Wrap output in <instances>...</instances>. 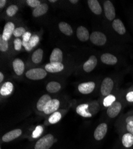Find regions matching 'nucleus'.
<instances>
[{
  "label": "nucleus",
  "instance_id": "nucleus-1",
  "mask_svg": "<svg viewBox=\"0 0 133 149\" xmlns=\"http://www.w3.org/2000/svg\"><path fill=\"white\" fill-rule=\"evenodd\" d=\"M54 143V136L52 134H48L37 141L35 145V149H50Z\"/></svg>",
  "mask_w": 133,
  "mask_h": 149
},
{
  "label": "nucleus",
  "instance_id": "nucleus-2",
  "mask_svg": "<svg viewBox=\"0 0 133 149\" xmlns=\"http://www.w3.org/2000/svg\"><path fill=\"white\" fill-rule=\"evenodd\" d=\"M47 76V72L42 68H34L26 73V77L32 80H41Z\"/></svg>",
  "mask_w": 133,
  "mask_h": 149
},
{
  "label": "nucleus",
  "instance_id": "nucleus-3",
  "mask_svg": "<svg viewBox=\"0 0 133 149\" xmlns=\"http://www.w3.org/2000/svg\"><path fill=\"white\" fill-rule=\"evenodd\" d=\"M114 86V82L112 78L109 77L105 78L101 84L100 93L103 97H106L111 94Z\"/></svg>",
  "mask_w": 133,
  "mask_h": 149
},
{
  "label": "nucleus",
  "instance_id": "nucleus-4",
  "mask_svg": "<svg viewBox=\"0 0 133 149\" xmlns=\"http://www.w3.org/2000/svg\"><path fill=\"white\" fill-rule=\"evenodd\" d=\"M123 109V104L119 100H116L111 106L107 107L106 113L109 118H115L118 116Z\"/></svg>",
  "mask_w": 133,
  "mask_h": 149
},
{
  "label": "nucleus",
  "instance_id": "nucleus-5",
  "mask_svg": "<svg viewBox=\"0 0 133 149\" xmlns=\"http://www.w3.org/2000/svg\"><path fill=\"white\" fill-rule=\"evenodd\" d=\"M90 40L93 44L98 46L104 45L107 41L106 35L99 31H94L92 32L90 36Z\"/></svg>",
  "mask_w": 133,
  "mask_h": 149
},
{
  "label": "nucleus",
  "instance_id": "nucleus-6",
  "mask_svg": "<svg viewBox=\"0 0 133 149\" xmlns=\"http://www.w3.org/2000/svg\"><path fill=\"white\" fill-rule=\"evenodd\" d=\"M104 11L106 17L109 21H114L116 16L115 7L110 1H105L103 4Z\"/></svg>",
  "mask_w": 133,
  "mask_h": 149
},
{
  "label": "nucleus",
  "instance_id": "nucleus-7",
  "mask_svg": "<svg viewBox=\"0 0 133 149\" xmlns=\"http://www.w3.org/2000/svg\"><path fill=\"white\" fill-rule=\"evenodd\" d=\"M108 126L106 123H102L97 127L94 132V138L97 141L102 140L107 132Z\"/></svg>",
  "mask_w": 133,
  "mask_h": 149
},
{
  "label": "nucleus",
  "instance_id": "nucleus-8",
  "mask_svg": "<svg viewBox=\"0 0 133 149\" xmlns=\"http://www.w3.org/2000/svg\"><path fill=\"white\" fill-rule=\"evenodd\" d=\"M95 84L94 82L90 81L81 83L78 85L79 91L83 94H88L91 93L95 89Z\"/></svg>",
  "mask_w": 133,
  "mask_h": 149
},
{
  "label": "nucleus",
  "instance_id": "nucleus-9",
  "mask_svg": "<svg viewBox=\"0 0 133 149\" xmlns=\"http://www.w3.org/2000/svg\"><path fill=\"white\" fill-rule=\"evenodd\" d=\"M60 106V102L57 99H52V100L47 103L44 109V112L45 114L49 115L52 114L58 110Z\"/></svg>",
  "mask_w": 133,
  "mask_h": 149
},
{
  "label": "nucleus",
  "instance_id": "nucleus-10",
  "mask_svg": "<svg viewBox=\"0 0 133 149\" xmlns=\"http://www.w3.org/2000/svg\"><path fill=\"white\" fill-rule=\"evenodd\" d=\"M22 133V131L20 129H15L12 131H10V132L6 133L3 136L2 140L3 141L6 143L10 142L18 138L19 136L21 135Z\"/></svg>",
  "mask_w": 133,
  "mask_h": 149
},
{
  "label": "nucleus",
  "instance_id": "nucleus-11",
  "mask_svg": "<svg viewBox=\"0 0 133 149\" xmlns=\"http://www.w3.org/2000/svg\"><path fill=\"white\" fill-rule=\"evenodd\" d=\"M15 30V24H13V23L10 22L7 23L4 26V31L2 34L3 38L6 41H8L10 38L12 34L13 33Z\"/></svg>",
  "mask_w": 133,
  "mask_h": 149
},
{
  "label": "nucleus",
  "instance_id": "nucleus-12",
  "mask_svg": "<svg viewBox=\"0 0 133 149\" xmlns=\"http://www.w3.org/2000/svg\"><path fill=\"white\" fill-rule=\"evenodd\" d=\"M97 58L95 56L92 55L84 64L83 69L86 72H90L94 70L97 66Z\"/></svg>",
  "mask_w": 133,
  "mask_h": 149
},
{
  "label": "nucleus",
  "instance_id": "nucleus-13",
  "mask_svg": "<svg viewBox=\"0 0 133 149\" xmlns=\"http://www.w3.org/2000/svg\"><path fill=\"white\" fill-rule=\"evenodd\" d=\"M77 35L79 40L82 42H86L90 38V34L88 29L84 26H80L77 31Z\"/></svg>",
  "mask_w": 133,
  "mask_h": 149
},
{
  "label": "nucleus",
  "instance_id": "nucleus-14",
  "mask_svg": "<svg viewBox=\"0 0 133 149\" xmlns=\"http://www.w3.org/2000/svg\"><path fill=\"white\" fill-rule=\"evenodd\" d=\"M63 60V53L60 49L54 48L50 57V63H62Z\"/></svg>",
  "mask_w": 133,
  "mask_h": 149
},
{
  "label": "nucleus",
  "instance_id": "nucleus-15",
  "mask_svg": "<svg viewBox=\"0 0 133 149\" xmlns=\"http://www.w3.org/2000/svg\"><path fill=\"white\" fill-rule=\"evenodd\" d=\"M88 107L89 104L87 103H84V104H81L77 107L76 111L77 113L84 117V118H91L92 117V114L88 110Z\"/></svg>",
  "mask_w": 133,
  "mask_h": 149
},
{
  "label": "nucleus",
  "instance_id": "nucleus-16",
  "mask_svg": "<svg viewBox=\"0 0 133 149\" xmlns=\"http://www.w3.org/2000/svg\"><path fill=\"white\" fill-rule=\"evenodd\" d=\"M100 58L102 63L107 65H114L118 62L116 57L110 53H104L102 54Z\"/></svg>",
  "mask_w": 133,
  "mask_h": 149
},
{
  "label": "nucleus",
  "instance_id": "nucleus-17",
  "mask_svg": "<svg viewBox=\"0 0 133 149\" xmlns=\"http://www.w3.org/2000/svg\"><path fill=\"white\" fill-rule=\"evenodd\" d=\"M88 7L93 13L96 15H100L102 13V8L99 3L97 0H88L87 1Z\"/></svg>",
  "mask_w": 133,
  "mask_h": 149
},
{
  "label": "nucleus",
  "instance_id": "nucleus-18",
  "mask_svg": "<svg viewBox=\"0 0 133 149\" xmlns=\"http://www.w3.org/2000/svg\"><path fill=\"white\" fill-rule=\"evenodd\" d=\"M64 66L62 63H50L45 66V69L51 73H57L63 70Z\"/></svg>",
  "mask_w": 133,
  "mask_h": 149
},
{
  "label": "nucleus",
  "instance_id": "nucleus-19",
  "mask_svg": "<svg viewBox=\"0 0 133 149\" xmlns=\"http://www.w3.org/2000/svg\"><path fill=\"white\" fill-rule=\"evenodd\" d=\"M121 143L125 148H131L133 146V135L128 132L124 134L121 138Z\"/></svg>",
  "mask_w": 133,
  "mask_h": 149
},
{
  "label": "nucleus",
  "instance_id": "nucleus-20",
  "mask_svg": "<svg viewBox=\"0 0 133 149\" xmlns=\"http://www.w3.org/2000/svg\"><path fill=\"white\" fill-rule=\"evenodd\" d=\"M112 27L114 29L119 35H124L126 32V29L123 22L119 19H115L112 22Z\"/></svg>",
  "mask_w": 133,
  "mask_h": 149
},
{
  "label": "nucleus",
  "instance_id": "nucleus-21",
  "mask_svg": "<svg viewBox=\"0 0 133 149\" xmlns=\"http://www.w3.org/2000/svg\"><path fill=\"white\" fill-rule=\"evenodd\" d=\"M13 67L17 75H22L25 70V65L23 61L19 58H16L13 61Z\"/></svg>",
  "mask_w": 133,
  "mask_h": 149
},
{
  "label": "nucleus",
  "instance_id": "nucleus-22",
  "mask_svg": "<svg viewBox=\"0 0 133 149\" xmlns=\"http://www.w3.org/2000/svg\"><path fill=\"white\" fill-rule=\"evenodd\" d=\"M51 100L52 97L48 94H44L41 96L37 103V109L40 111H44L45 107Z\"/></svg>",
  "mask_w": 133,
  "mask_h": 149
},
{
  "label": "nucleus",
  "instance_id": "nucleus-23",
  "mask_svg": "<svg viewBox=\"0 0 133 149\" xmlns=\"http://www.w3.org/2000/svg\"><path fill=\"white\" fill-rule=\"evenodd\" d=\"M48 10V6L45 3H42L37 7L34 8L33 12H32V15L35 17H40L42 15H44L45 14Z\"/></svg>",
  "mask_w": 133,
  "mask_h": 149
},
{
  "label": "nucleus",
  "instance_id": "nucleus-24",
  "mask_svg": "<svg viewBox=\"0 0 133 149\" xmlns=\"http://www.w3.org/2000/svg\"><path fill=\"white\" fill-rule=\"evenodd\" d=\"M14 86L13 84L10 82H6L1 86L0 89V94L3 96H7L13 91Z\"/></svg>",
  "mask_w": 133,
  "mask_h": 149
},
{
  "label": "nucleus",
  "instance_id": "nucleus-25",
  "mask_svg": "<svg viewBox=\"0 0 133 149\" xmlns=\"http://www.w3.org/2000/svg\"><path fill=\"white\" fill-rule=\"evenodd\" d=\"M58 28L60 31L66 35L70 36L73 33V29L68 23L62 22L58 24Z\"/></svg>",
  "mask_w": 133,
  "mask_h": 149
},
{
  "label": "nucleus",
  "instance_id": "nucleus-26",
  "mask_svg": "<svg viewBox=\"0 0 133 149\" xmlns=\"http://www.w3.org/2000/svg\"><path fill=\"white\" fill-rule=\"evenodd\" d=\"M61 89V85L57 82L52 81L48 83L46 86V90L48 93H55Z\"/></svg>",
  "mask_w": 133,
  "mask_h": 149
},
{
  "label": "nucleus",
  "instance_id": "nucleus-27",
  "mask_svg": "<svg viewBox=\"0 0 133 149\" xmlns=\"http://www.w3.org/2000/svg\"><path fill=\"white\" fill-rule=\"evenodd\" d=\"M43 57V50L42 49H38L34 52L32 56V61L35 63H39L41 61Z\"/></svg>",
  "mask_w": 133,
  "mask_h": 149
},
{
  "label": "nucleus",
  "instance_id": "nucleus-28",
  "mask_svg": "<svg viewBox=\"0 0 133 149\" xmlns=\"http://www.w3.org/2000/svg\"><path fill=\"white\" fill-rule=\"evenodd\" d=\"M116 100V97L113 94H109L105 97L103 100V105L105 107H109L111 106Z\"/></svg>",
  "mask_w": 133,
  "mask_h": 149
},
{
  "label": "nucleus",
  "instance_id": "nucleus-29",
  "mask_svg": "<svg viewBox=\"0 0 133 149\" xmlns=\"http://www.w3.org/2000/svg\"><path fill=\"white\" fill-rule=\"evenodd\" d=\"M62 118V115L58 111H56V112L52 114V115L48 118V122L52 124H54L57 123Z\"/></svg>",
  "mask_w": 133,
  "mask_h": 149
},
{
  "label": "nucleus",
  "instance_id": "nucleus-30",
  "mask_svg": "<svg viewBox=\"0 0 133 149\" xmlns=\"http://www.w3.org/2000/svg\"><path fill=\"white\" fill-rule=\"evenodd\" d=\"M18 6H17L16 5H11L8 7H7L6 10L7 15L10 17L13 16L16 14V13L18 11Z\"/></svg>",
  "mask_w": 133,
  "mask_h": 149
},
{
  "label": "nucleus",
  "instance_id": "nucleus-31",
  "mask_svg": "<svg viewBox=\"0 0 133 149\" xmlns=\"http://www.w3.org/2000/svg\"><path fill=\"white\" fill-rule=\"evenodd\" d=\"M99 109H100L99 104L97 102H93L92 103H91L90 104H89L88 110L92 114V115L97 113Z\"/></svg>",
  "mask_w": 133,
  "mask_h": 149
},
{
  "label": "nucleus",
  "instance_id": "nucleus-32",
  "mask_svg": "<svg viewBox=\"0 0 133 149\" xmlns=\"http://www.w3.org/2000/svg\"><path fill=\"white\" fill-rule=\"evenodd\" d=\"M43 132V128L41 125H38L35 128V130L33 131L32 136L33 139H37L41 135Z\"/></svg>",
  "mask_w": 133,
  "mask_h": 149
},
{
  "label": "nucleus",
  "instance_id": "nucleus-33",
  "mask_svg": "<svg viewBox=\"0 0 133 149\" xmlns=\"http://www.w3.org/2000/svg\"><path fill=\"white\" fill-rule=\"evenodd\" d=\"M8 48V41L4 40L3 37L2 35H0V50L1 52H6Z\"/></svg>",
  "mask_w": 133,
  "mask_h": 149
},
{
  "label": "nucleus",
  "instance_id": "nucleus-34",
  "mask_svg": "<svg viewBox=\"0 0 133 149\" xmlns=\"http://www.w3.org/2000/svg\"><path fill=\"white\" fill-rule=\"evenodd\" d=\"M39 41H40V38L38 35H33L32 36L31 38L30 39L29 43L30 45L32 48H33L34 47H35L37 45V44L39 42Z\"/></svg>",
  "mask_w": 133,
  "mask_h": 149
},
{
  "label": "nucleus",
  "instance_id": "nucleus-35",
  "mask_svg": "<svg viewBox=\"0 0 133 149\" xmlns=\"http://www.w3.org/2000/svg\"><path fill=\"white\" fill-rule=\"evenodd\" d=\"M25 32H26V30L25 28L23 27H19V28L15 29V30L14 31V32H13V35L15 37H19L22 35L23 36V34Z\"/></svg>",
  "mask_w": 133,
  "mask_h": 149
},
{
  "label": "nucleus",
  "instance_id": "nucleus-36",
  "mask_svg": "<svg viewBox=\"0 0 133 149\" xmlns=\"http://www.w3.org/2000/svg\"><path fill=\"white\" fill-rule=\"evenodd\" d=\"M26 3L30 7L35 8L37 7L41 4V1L39 0H28V1H26Z\"/></svg>",
  "mask_w": 133,
  "mask_h": 149
},
{
  "label": "nucleus",
  "instance_id": "nucleus-37",
  "mask_svg": "<svg viewBox=\"0 0 133 149\" xmlns=\"http://www.w3.org/2000/svg\"><path fill=\"white\" fill-rule=\"evenodd\" d=\"M14 45H15V48L16 50V51H19V50H20V49L22 48V42L20 39L17 38V39L15 40Z\"/></svg>",
  "mask_w": 133,
  "mask_h": 149
},
{
  "label": "nucleus",
  "instance_id": "nucleus-38",
  "mask_svg": "<svg viewBox=\"0 0 133 149\" xmlns=\"http://www.w3.org/2000/svg\"><path fill=\"white\" fill-rule=\"evenodd\" d=\"M126 100L129 103H133V90L128 92L125 95Z\"/></svg>",
  "mask_w": 133,
  "mask_h": 149
},
{
  "label": "nucleus",
  "instance_id": "nucleus-39",
  "mask_svg": "<svg viewBox=\"0 0 133 149\" xmlns=\"http://www.w3.org/2000/svg\"><path fill=\"white\" fill-rule=\"evenodd\" d=\"M125 127L127 132L133 135V122H130L126 123Z\"/></svg>",
  "mask_w": 133,
  "mask_h": 149
},
{
  "label": "nucleus",
  "instance_id": "nucleus-40",
  "mask_svg": "<svg viewBox=\"0 0 133 149\" xmlns=\"http://www.w3.org/2000/svg\"><path fill=\"white\" fill-rule=\"evenodd\" d=\"M32 35L29 32H26L23 35V41L25 42H29L31 38Z\"/></svg>",
  "mask_w": 133,
  "mask_h": 149
},
{
  "label": "nucleus",
  "instance_id": "nucleus-41",
  "mask_svg": "<svg viewBox=\"0 0 133 149\" xmlns=\"http://www.w3.org/2000/svg\"><path fill=\"white\" fill-rule=\"evenodd\" d=\"M22 45H23V46L24 47H25L26 50L28 51V52H30V51L31 50V49H32V47L30 45L29 42H25V41H23V42H22Z\"/></svg>",
  "mask_w": 133,
  "mask_h": 149
},
{
  "label": "nucleus",
  "instance_id": "nucleus-42",
  "mask_svg": "<svg viewBox=\"0 0 133 149\" xmlns=\"http://www.w3.org/2000/svg\"><path fill=\"white\" fill-rule=\"evenodd\" d=\"M130 122H133V114L127 116L125 119V123H128Z\"/></svg>",
  "mask_w": 133,
  "mask_h": 149
},
{
  "label": "nucleus",
  "instance_id": "nucleus-43",
  "mask_svg": "<svg viewBox=\"0 0 133 149\" xmlns=\"http://www.w3.org/2000/svg\"><path fill=\"white\" fill-rule=\"evenodd\" d=\"M6 2L7 1H6V0H1V1H0V8H3L4 6L6 5Z\"/></svg>",
  "mask_w": 133,
  "mask_h": 149
},
{
  "label": "nucleus",
  "instance_id": "nucleus-44",
  "mask_svg": "<svg viewBox=\"0 0 133 149\" xmlns=\"http://www.w3.org/2000/svg\"><path fill=\"white\" fill-rule=\"evenodd\" d=\"M4 79V74L2 72L0 73V82H2Z\"/></svg>",
  "mask_w": 133,
  "mask_h": 149
},
{
  "label": "nucleus",
  "instance_id": "nucleus-45",
  "mask_svg": "<svg viewBox=\"0 0 133 149\" xmlns=\"http://www.w3.org/2000/svg\"><path fill=\"white\" fill-rule=\"evenodd\" d=\"M69 2H70V3H72V4H75L78 3V0H70Z\"/></svg>",
  "mask_w": 133,
  "mask_h": 149
},
{
  "label": "nucleus",
  "instance_id": "nucleus-46",
  "mask_svg": "<svg viewBox=\"0 0 133 149\" xmlns=\"http://www.w3.org/2000/svg\"><path fill=\"white\" fill-rule=\"evenodd\" d=\"M49 1L51 2V3H55V2H57L56 0H50Z\"/></svg>",
  "mask_w": 133,
  "mask_h": 149
}]
</instances>
